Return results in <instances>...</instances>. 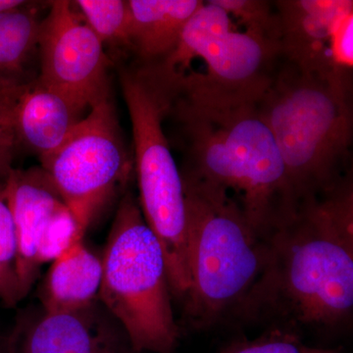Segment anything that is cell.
Here are the masks:
<instances>
[{
	"label": "cell",
	"instance_id": "obj_1",
	"mask_svg": "<svg viewBox=\"0 0 353 353\" xmlns=\"http://www.w3.org/2000/svg\"><path fill=\"white\" fill-rule=\"evenodd\" d=\"M269 257L239 322L299 334L334 331L353 315V183L304 202L268 241Z\"/></svg>",
	"mask_w": 353,
	"mask_h": 353
},
{
	"label": "cell",
	"instance_id": "obj_2",
	"mask_svg": "<svg viewBox=\"0 0 353 353\" xmlns=\"http://www.w3.org/2000/svg\"><path fill=\"white\" fill-rule=\"evenodd\" d=\"M167 119L185 157L181 173L217 185L269 241L296 214L299 203L280 150L256 101L199 102L172 94Z\"/></svg>",
	"mask_w": 353,
	"mask_h": 353
},
{
	"label": "cell",
	"instance_id": "obj_3",
	"mask_svg": "<svg viewBox=\"0 0 353 353\" xmlns=\"http://www.w3.org/2000/svg\"><path fill=\"white\" fill-rule=\"evenodd\" d=\"M181 174L190 271L183 315L190 329L206 331L239 322L266 268L268 241L255 233L240 206L224 190Z\"/></svg>",
	"mask_w": 353,
	"mask_h": 353
},
{
	"label": "cell",
	"instance_id": "obj_4",
	"mask_svg": "<svg viewBox=\"0 0 353 353\" xmlns=\"http://www.w3.org/2000/svg\"><path fill=\"white\" fill-rule=\"evenodd\" d=\"M256 106L277 143L299 206L352 179V88L281 60Z\"/></svg>",
	"mask_w": 353,
	"mask_h": 353
},
{
	"label": "cell",
	"instance_id": "obj_5",
	"mask_svg": "<svg viewBox=\"0 0 353 353\" xmlns=\"http://www.w3.org/2000/svg\"><path fill=\"white\" fill-rule=\"evenodd\" d=\"M280 48L201 1L174 50L150 63L172 94L199 102L257 101L280 65Z\"/></svg>",
	"mask_w": 353,
	"mask_h": 353
},
{
	"label": "cell",
	"instance_id": "obj_6",
	"mask_svg": "<svg viewBox=\"0 0 353 353\" xmlns=\"http://www.w3.org/2000/svg\"><path fill=\"white\" fill-rule=\"evenodd\" d=\"M99 301L134 353H173L180 339L162 246L130 190L121 199L104 250Z\"/></svg>",
	"mask_w": 353,
	"mask_h": 353
},
{
	"label": "cell",
	"instance_id": "obj_7",
	"mask_svg": "<svg viewBox=\"0 0 353 353\" xmlns=\"http://www.w3.org/2000/svg\"><path fill=\"white\" fill-rule=\"evenodd\" d=\"M121 87L131 118L139 204L170 262L187 256V211L182 174L165 132L169 94L152 67L123 69Z\"/></svg>",
	"mask_w": 353,
	"mask_h": 353
},
{
	"label": "cell",
	"instance_id": "obj_8",
	"mask_svg": "<svg viewBox=\"0 0 353 353\" xmlns=\"http://www.w3.org/2000/svg\"><path fill=\"white\" fill-rule=\"evenodd\" d=\"M41 169L87 231L125 190L134 169L110 94L92 104L63 145L41 161Z\"/></svg>",
	"mask_w": 353,
	"mask_h": 353
},
{
	"label": "cell",
	"instance_id": "obj_9",
	"mask_svg": "<svg viewBox=\"0 0 353 353\" xmlns=\"http://www.w3.org/2000/svg\"><path fill=\"white\" fill-rule=\"evenodd\" d=\"M281 58L309 75L352 88V0H279Z\"/></svg>",
	"mask_w": 353,
	"mask_h": 353
},
{
	"label": "cell",
	"instance_id": "obj_10",
	"mask_svg": "<svg viewBox=\"0 0 353 353\" xmlns=\"http://www.w3.org/2000/svg\"><path fill=\"white\" fill-rule=\"evenodd\" d=\"M39 81L90 109L109 94L108 58L72 2L53 1L41 20Z\"/></svg>",
	"mask_w": 353,
	"mask_h": 353
},
{
	"label": "cell",
	"instance_id": "obj_11",
	"mask_svg": "<svg viewBox=\"0 0 353 353\" xmlns=\"http://www.w3.org/2000/svg\"><path fill=\"white\" fill-rule=\"evenodd\" d=\"M9 336L10 353H134L119 323L97 299L69 312H44L18 321Z\"/></svg>",
	"mask_w": 353,
	"mask_h": 353
},
{
	"label": "cell",
	"instance_id": "obj_12",
	"mask_svg": "<svg viewBox=\"0 0 353 353\" xmlns=\"http://www.w3.org/2000/svg\"><path fill=\"white\" fill-rule=\"evenodd\" d=\"M4 192L17 234V299L20 301L32 289L39 274L37 253L41 236L64 201L41 167L14 169Z\"/></svg>",
	"mask_w": 353,
	"mask_h": 353
},
{
	"label": "cell",
	"instance_id": "obj_13",
	"mask_svg": "<svg viewBox=\"0 0 353 353\" xmlns=\"http://www.w3.org/2000/svg\"><path fill=\"white\" fill-rule=\"evenodd\" d=\"M88 110L73 97L34 79L15 94L13 119L18 145L43 161L63 145Z\"/></svg>",
	"mask_w": 353,
	"mask_h": 353
},
{
	"label": "cell",
	"instance_id": "obj_14",
	"mask_svg": "<svg viewBox=\"0 0 353 353\" xmlns=\"http://www.w3.org/2000/svg\"><path fill=\"white\" fill-rule=\"evenodd\" d=\"M202 0H129L130 51L139 63L166 57L175 48L185 25Z\"/></svg>",
	"mask_w": 353,
	"mask_h": 353
},
{
	"label": "cell",
	"instance_id": "obj_15",
	"mask_svg": "<svg viewBox=\"0 0 353 353\" xmlns=\"http://www.w3.org/2000/svg\"><path fill=\"white\" fill-rule=\"evenodd\" d=\"M51 263L39 294L44 312L78 310L99 299L101 259L83 241Z\"/></svg>",
	"mask_w": 353,
	"mask_h": 353
},
{
	"label": "cell",
	"instance_id": "obj_16",
	"mask_svg": "<svg viewBox=\"0 0 353 353\" xmlns=\"http://www.w3.org/2000/svg\"><path fill=\"white\" fill-rule=\"evenodd\" d=\"M41 18L34 3L0 12V88L14 92L31 83L38 57Z\"/></svg>",
	"mask_w": 353,
	"mask_h": 353
},
{
	"label": "cell",
	"instance_id": "obj_17",
	"mask_svg": "<svg viewBox=\"0 0 353 353\" xmlns=\"http://www.w3.org/2000/svg\"><path fill=\"white\" fill-rule=\"evenodd\" d=\"M83 22L104 46L130 50L131 13L126 0H78L73 2Z\"/></svg>",
	"mask_w": 353,
	"mask_h": 353
},
{
	"label": "cell",
	"instance_id": "obj_18",
	"mask_svg": "<svg viewBox=\"0 0 353 353\" xmlns=\"http://www.w3.org/2000/svg\"><path fill=\"white\" fill-rule=\"evenodd\" d=\"M215 2L241 27L280 48V19L275 2L265 0H215Z\"/></svg>",
	"mask_w": 353,
	"mask_h": 353
},
{
	"label": "cell",
	"instance_id": "obj_19",
	"mask_svg": "<svg viewBox=\"0 0 353 353\" xmlns=\"http://www.w3.org/2000/svg\"><path fill=\"white\" fill-rule=\"evenodd\" d=\"M18 241L6 192L0 190V297L12 306L17 299Z\"/></svg>",
	"mask_w": 353,
	"mask_h": 353
},
{
	"label": "cell",
	"instance_id": "obj_20",
	"mask_svg": "<svg viewBox=\"0 0 353 353\" xmlns=\"http://www.w3.org/2000/svg\"><path fill=\"white\" fill-rule=\"evenodd\" d=\"M85 231L74 217L66 204L60 206L44 230L39 241L37 263L54 261L83 241Z\"/></svg>",
	"mask_w": 353,
	"mask_h": 353
},
{
	"label": "cell",
	"instance_id": "obj_21",
	"mask_svg": "<svg viewBox=\"0 0 353 353\" xmlns=\"http://www.w3.org/2000/svg\"><path fill=\"white\" fill-rule=\"evenodd\" d=\"M219 353H341L338 350L309 347L299 334L273 328L252 341H238Z\"/></svg>",
	"mask_w": 353,
	"mask_h": 353
},
{
	"label": "cell",
	"instance_id": "obj_22",
	"mask_svg": "<svg viewBox=\"0 0 353 353\" xmlns=\"http://www.w3.org/2000/svg\"><path fill=\"white\" fill-rule=\"evenodd\" d=\"M17 90L8 92L0 88V190L6 187L9 176L15 169L14 159L19 148L13 119Z\"/></svg>",
	"mask_w": 353,
	"mask_h": 353
},
{
	"label": "cell",
	"instance_id": "obj_23",
	"mask_svg": "<svg viewBox=\"0 0 353 353\" xmlns=\"http://www.w3.org/2000/svg\"><path fill=\"white\" fill-rule=\"evenodd\" d=\"M26 3L27 1H23V0H0V12L17 8Z\"/></svg>",
	"mask_w": 353,
	"mask_h": 353
},
{
	"label": "cell",
	"instance_id": "obj_24",
	"mask_svg": "<svg viewBox=\"0 0 353 353\" xmlns=\"http://www.w3.org/2000/svg\"><path fill=\"white\" fill-rule=\"evenodd\" d=\"M0 353H10L8 334H0Z\"/></svg>",
	"mask_w": 353,
	"mask_h": 353
}]
</instances>
